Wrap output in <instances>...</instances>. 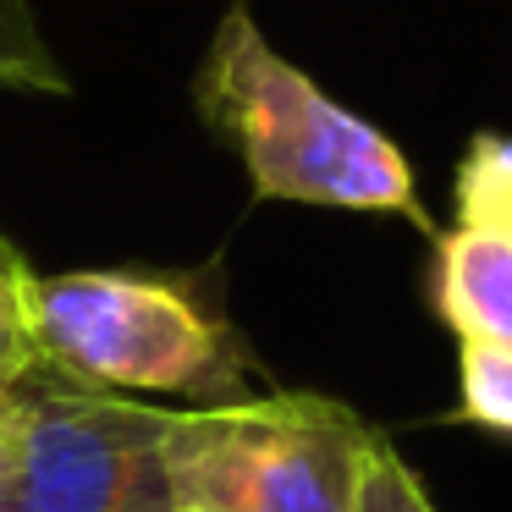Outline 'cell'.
Returning <instances> with one entry per match:
<instances>
[{"mask_svg": "<svg viewBox=\"0 0 512 512\" xmlns=\"http://www.w3.org/2000/svg\"><path fill=\"white\" fill-rule=\"evenodd\" d=\"M204 122L243 160L259 199L320 210L402 215L424 237L441 226L419 199L408 155L358 111L336 105L303 67H292L248 12H226L193 78Z\"/></svg>", "mask_w": 512, "mask_h": 512, "instance_id": "1", "label": "cell"}, {"mask_svg": "<svg viewBox=\"0 0 512 512\" xmlns=\"http://www.w3.org/2000/svg\"><path fill=\"white\" fill-rule=\"evenodd\" d=\"M457 226L512 237V138L479 133L457 160Z\"/></svg>", "mask_w": 512, "mask_h": 512, "instance_id": "6", "label": "cell"}, {"mask_svg": "<svg viewBox=\"0 0 512 512\" xmlns=\"http://www.w3.org/2000/svg\"><path fill=\"white\" fill-rule=\"evenodd\" d=\"M353 512H435V501L424 496V485L413 479V468L391 452V441H375L358 479V507Z\"/></svg>", "mask_w": 512, "mask_h": 512, "instance_id": "10", "label": "cell"}, {"mask_svg": "<svg viewBox=\"0 0 512 512\" xmlns=\"http://www.w3.org/2000/svg\"><path fill=\"white\" fill-rule=\"evenodd\" d=\"M166 408L56 375L17 386L12 485L0 512H171Z\"/></svg>", "mask_w": 512, "mask_h": 512, "instance_id": "4", "label": "cell"}, {"mask_svg": "<svg viewBox=\"0 0 512 512\" xmlns=\"http://www.w3.org/2000/svg\"><path fill=\"white\" fill-rule=\"evenodd\" d=\"M0 83L6 89H45V94H67L56 56L45 45L34 6L28 0H0Z\"/></svg>", "mask_w": 512, "mask_h": 512, "instance_id": "8", "label": "cell"}, {"mask_svg": "<svg viewBox=\"0 0 512 512\" xmlns=\"http://www.w3.org/2000/svg\"><path fill=\"white\" fill-rule=\"evenodd\" d=\"M12 446H17V402L0 419V507H6V485H12Z\"/></svg>", "mask_w": 512, "mask_h": 512, "instance_id": "11", "label": "cell"}, {"mask_svg": "<svg viewBox=\"0 0 512 512\" xmlns=\"http://www.w3.org/2000/svg\"><path fill=\"white\" fill-rule=\"evenodd\" d=\"M12 402H17V386H12V391H0V419L12 413Z\"/></svg>", "mask_w": 512, "mask_h": 512, "instance_id": "12", "label": "cell"}, {"mask_svg": "<svg viewBox=\"0 0 512 512\" xmlns=\"http://www.w3.org/2000/svg\"><path fill=\"white\" fill-rule=\"evenodd\" d=\"M45 375L34 342V270L0 237V391Z\"/></svg>", "mask_w": 512, "mask_h": 512, "instance_id": "7", "label": "cell"}, {"mask_svg": "<svg viewBox=\"0 0 512 512\" xmlns=\"http://www.w3.org/2000/svg\"><path fill=\"white\" fill-rule=\"evenodd\" d=\"M39 369L83 391H177L204 408L248 402L243 336L210 292L182 276L72 270L34 276Z\"/></svg>", "mask_w": 512, "mask_h": 512, "instance_id": "2", "label": "cell"}, {"mask_svg": "<svg viewBox=\"0 0 512 512\" xmlns=\"http://www.w3.org/2000/svg\"><path fill=\"white\" fill-rule=\"evenodd\" d=\"M457 413L468 424L490 435H512V353L507 347H479V342H463V358H457Z\"/></svg>", "mask_w": 512, "mask_h": 512, "instance_id": "9", "label": "cell"}, {"mask_svg": "<svg viewBox=\"0 0 512 512\" xmlns=\"http://www.w3.org/2000/svg\"><path fill=\"white\" fill-rule=\"evenodd\" d=\"M380 435L314 391L166 413L171 512H353Z\"/></svg>", "mask_w": 512, "mask_h": 512, "instance_id": "3", "label": "cell"}, {"mask_svg": "<svg viewBox=\"0 0 512 512\" xmlns=\"http://www.w3.org/2000/svg\"><path fill=\"white\" fill-rule=\"evenodd\" d=\"M430 248V309L463 342L512 353V237L446 226Z\"/></svg>", "mask_w": 512, "mask_h": 512, "instance_id": "5", "label": "cell"}]
</instances>
